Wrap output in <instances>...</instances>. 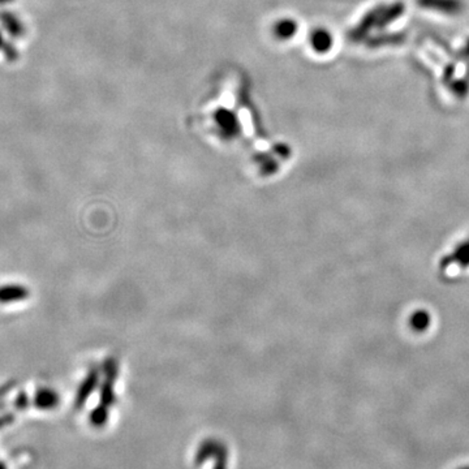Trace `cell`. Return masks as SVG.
<instances>
[{"instance_id":"5","label":"cell","mask_w":469,"mask_h":469,"mask_svg":"<svg viewBox=\"0 0 469 469\" xmlns=\"http://www.w3.org/2000/svg\"><path fill=\"white\" fill-rule=\"evenodd\" d=\"M13 384H15V382H8L7 384H3V386H0V398H1L4 394H7L8 391H10V390L13 389Z\"/></svg>"},{"instance_id":"3","label":"cell","mask_w":469,"mask_h":469,"mask_svg":"<svg viewBox=\"0 0 469 469\" xmlns=\"http://www.w3.org/2000/svg\"><path fill=\"white\" fill-rule=\"evenodd\" d=\"M317 33L312 34V45L316 50H327L331 46V38L327 30H316Z\"/></svg>"},{"instance_id":"2","label":"cell","mask_w":469,"mask_h":469,"mask_svg":"<svg viewBox=\"0 0 469 469\" xmlns=\"http://www.w3.org/2000/svg\"><path fill=\"white\" fill-rule=\"evenodd\" d=\"M59 398L58 394L50 389H41L36 394L34 398V403L38 408L42 410H48V408H54L58 404Z\"/></svg>"},{"instance_id":"1","label":"cell","mask_w":469,"mask_h":469,"mask_svg":"<svg viewBox=\"0 0 469 469\" xmlns=\"http://www.w3.org/2000/svg\"><path fill=\"white\" fill-rule=\"evenodd\" d=\"M30 296V291L22 284L0 286V304H13Z\"/></svg>"},{"instance_id":"4","label":"cell","mask_w":469,"mask_h":469,"mask_svg":"<svg viewBox=\"0 0 469 469\" xmlns=\"http://www.w3.org/2000/svg\"><path fill=\"white\" fill-rule=\"evenodd\" d=\"M28 405V396L25 393H20L16 398V407L19 410H24Z\"/></svg>"}]
</instances>
